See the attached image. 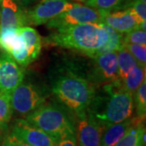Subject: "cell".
<instances>
[{"instance_id":"1","label":"cell","mask_w":146,"mask_h":146,"mask_svg":"<svg viewBox=\"0 0 146 146\" xmlns=\"http://www.w3.org/2000/svg\"><path fill=\"white\" fill-rule=\"evenodd\" d=\"M104 95L94 96L88 110L103 128L127 119L131 117L134 110L133 94L126 90L117 80L106 84Z\"/></svg>"},{"instance_id":"2","label":"cell","mask_w":146,"mask_h":146,"mask_svg":"<svg viewBox=\"0 0 146 146\" xmlns=\"http://www.w3.org/2000/svg\"><path fill=\"white\" fill-rule=\"evenodd\" d=\"M107 40L102 23H87L55 30L45 41L53 46L72 49L89 57L98 55Z\"/></svg>"},{"instance_id":"3","label":"cell","mask_w":146,"mask_h":146,"mask_svg":"<svg viewBox=\"0 0 146 146\" xmlns=\"http://www.w3.org/2000/svg\"><path fill=\"white\" fill-rule=\"evenodd\" d=\"M54 94L76 115L84 112L95 96L92 84L76 75L59 76L52 87Z\"/></svg>"},{"instance_id":"4","label":"cell","mask_w":146,"mask_h":146,"mask_svg":"<svg viewBox=\"0 0 146 146\" xmlns=\"http://www.w3.org/2000/svg\"><path fill=\"white\" fill-rule=\"evenodd\" d=\"M25 119L45 131L55 143L76 136V128L68 115L59 107L42 105L25 116Z\"/></svg>"},{"instance_id":"5","label":"cell","mask_w":146,"mask_h":146,"mask_svg":"<svg viewBox=\"0 0 146 146\" xmlns=\"http://www.w3.org/2000/svg\"><path fill=\"white\" fill-rule=\"evenodd\" d=\"M101 11L94 7L80 3H73L68 10L60 13L46 23L48 29L55 30L87 23H101Z\"/></svg>"},{"instance_id":"6","label":"cell","mask_w":146,"mask_h":146,"mask_svg":"<svg viewBox=\"0 0 146 146\" xmlns=\"http://www.w3.org/2000/svg\"><path fill=\"white\" fill-rule=\"evenodd\" d=\"M45 101L42 92L31 84H20L11 93L12 110L25 116L43 105Z\"/></svg>"},{"instance_id":"7","label":"cell","mask_w":146,"mask_h":146,"mask_svg":"<svg viewBox=\"0 0 146 146\" xmlns=\"http://www.w3.org/2000/svg\"><path fill=\"white\" fill-rule=\"evenodd\" d=\"M73 6L69 0H41L32 9L27 11V25H41Z\"/></svg>"},{"instance_id":"8","label":"cell","mask_w":146,"mask_h":146,"mask_svg":"<svg viewBox=\"0 0 146 146\" xmlns=\"http://www.w3.org/2000/svg\"><path fill=\"white\" fill-rule=\"evenodd\" d=\"M76 115L78 121L75 128L79 146H100L103 127L88 110Z\"/></svg>"},{"instance_id":"9","label":"cell","mask_w":146,"mask_h":146,"mask_svg":"<svg viewBox=\"0 0 146 146\" xmlns=\"http://www.w3.org/2000/svg\"><path fill=\"white\" fill-rule=\"evenodd\" d=\"M0 48L21 66L26 67L32 63L18 29H0Z\"/></svg>"},{"instance_id":"10","label":"cell","mask_w":146,"mask_h":146,"mask_svg":"<svg viewBox=\"0 0 146 146\" xmlns=\"http://www.w3.org/2000/svg\"><path fill=\"white\" fill-rule=\"evenodd\" d=\"M93 58L94 66L91 72L92 81L106 84L119 79L117 53L115 51L105 53Z\"/></svg>"},{"instance_id":"11","label":"cell","mask_w":146,"mask_h":146,"mask_svg":"<svg viewBox=\"0 0 146 146\" xmlns=\"http://www.w3.org/2000/svg\"><path fill=\"white\" fill-rule=\"evenodd\" d=\"M11 135L32 146H57V143L45 131L25 119H18L11 127Z\"/></svg>"},{"instance_id":"12","label":"cell","mask_w":146,"mask_h":146,"mask_svg":"<svg viewBox=\"0 0 146 146\" xmlns=\"http://www.w3.org/2000/svg\"><path fill=\"white\" fill-rule=\"evenodd\" d=\"M23 69L7 53H0V93H11L22 83Z\"/></svg>"},{"instance_id":"13","label":"cell","mask_w":146,"mask_h":146,"mask_svg":"<svg viewBox=\"0 0 146 146\" xmlns=\"http://www.w3.org/2000/svg\"><path fill=\"white\" fill-rule=\"evenodd\" d=\"M101 23L108 25L121 33H127L138 29V23L127 8L114 11H100Z\"/></svg>"},{"instance_id":"14","label":"cell","mask_w":146,"mask_h":146,"mask_svg":"<svg viewBox=\"0 0 146 146\" xmlns=\"http://www.w3.org/2000/svg\"><path fill=\"white\" fill-rule=\"evenodd\" d=\"M27 25L26 12L14 0H0V29Z\"/></svg>"},{"instance_id":"15","label":"cell","mask_w":146,"mask_h":146,"mask_svg":"<svg viewBox=\"0 0 146 146\" xmlns=\"http://www.w3.org/2000/svg\"><path fill=\"white\" fill-rule=\"evenodd\" d=\"M144 120L132 118V123L129 128L114 146H145V127Z\"/></svg>"},{"instance_id":"16","label":"cell","mask_w":146,"mask_h":146,"mask_svg":"<svg viewBox=\"0 0 146 146\" xmlns=\"http://www.w3.org/2000/svg\"><path fill=\"white\" fill-rule=\"evenodd\" d=\"M18 32L24 41L31 62L34 61L39 56L42 49V40L39 33L35 29L26 25L18 28Z\"/></svg>"},{"instance_id":"17","label":"cell","mask_w":146,"mask_h":146,"mask_svg":"<svg viewBox=\"0 0 146 146\" xmlns=\"http://www.w3.org/2000/svg\"><path fill=\"white\" fill-rule=\"evenodd\" d=\"M132 123V118L131 117L127 119L122 122L114 123L112 125L105 127L102 138L100 146H114L125 134Z\"/></svg>"},{"instance_id":"18","label":"cell","mask_w":146,"mask_h":146,"mask_svg":"<svg viewBox=\"0 0 146 146\" xmlns=\"http://www.w3.org/2000/svg\"><path fill=\"white\" fill-rule=\"evenodd\" d=\"M145 68L137 65L123 80H118L126 90L133 94L145 80Z\"/></svg>"},{"instance_id":"19","label":"cell","mask_w":146,"mask_h":146,"mask_svg":"<svg viewBox=\"0 0 146 146\" xmlns=\"http://www.w3.org/2000/svg\"><path fill=\"white\" fill-rule=\"evenodd\" d=\"M103 26L106 31L107 40H106V44L100 50L98 54H105L107 52H112V51L117 52L118 50H119L120 49H122L123 47V44H124L123 33H121L119 32L116 31L105 24H103Z\"/></svg>"},{"instance_id":"20","label":"cell","mask_w":146,"mask_h":146,"mask_svg":"<svg viewBox=\"0 0 146 146\" xmlns=\"http://www.w3.org/2000/svg\"><path fill=\"white\" fill-rule=\"evenodd\" d=\"M117 61L119 68V80H123L131 71L138 65L135 58L124 47L117 51Z\"/></svg>"},{"instance_id":"21","label":"cell","mask_w":146,"mask_h":146,"mask_svg":"<svg viewBox=\"0 0 146 146\" xmlns=\"http://www.w3.org/2000/svg\"><path fill=\"white\" fill-rule=\"evenodd\" d=\"M131 0H86L85 5L99 11H114L124 9Z\"/></svg>"},{"instance_id":"22","label":"cell","mask_w":146,"mask_h":146,"mask_svg":"<svg viewBox=\"0 0 146 146\" xmlns=\"http://www.w3.org/2000/svg\"><path fill=\"white\" fill-rule=\"evenodd\" d=\"M133 102L136 106V117L145 121L146 116V79L133 94Z\"/></svg>"},{"instance_id":"23","label":"cell","mask_w":146,"mask_h":146,"mask_svg":"<svg viewBox=\"0 0 146 146\" xmlns=\"http://www.w3.org/2000/svg\"><path fill=\"white\" fill-rule=\"evenodd\" d=\"M130 11L138 23V29L146 30V3L141 0H131L126 7Z\"/></svg>"},{"instance_id":"24","label":"cell","mask_w":146,"mask_h":146,"mask_svg":"<svg viewBox=\"0 0 146 146\" xmlns=\"http://www.w3.org/2000/svg\"><path fill=\"white\" fill-rule=\"evenodd\" d=\"M12 115L10 93H0V129L9 123Z\"/></svg>"},{"instance_id":"25","label":"cell","mask_w":146,"mask_h":146,"mask_svg":"<svg viewBox=\"0 0 146 146\" xmlns=\"http://www.w3.org/2000/svg\"><path fill=\"white\" fill-rule=\"evenodd\" d=\"M123 47L135 58L138 65L143 68H146V45L124 43Z\"/></svg>"},{"instance_id":"26","label":"cell","mask_w":146,"mask_h":146,"mask_svg":"<svg viewBox=\"0 0 146 146\" xmlns=\"http://www.w3.org/2000/svg\"><path fill=\"white\" fill-rule=\"evenodd\" d=\"M123 42L124 43H134L146 45V32L141 29H136L131 31L124 33Z\"/></svg>"},{"instance_id":"27","label":"cell","mask_w":146,"mask_h":146,"mask_svg":"<svg viewBox=\"0 0 146 146\" xmlns=\"http://www.w3.org/2000/svg\"><path fill=\"white\" fill-rule=\"evenodd\" d=\"M1 146H32L27 143H25L24 141H21L20 139L16 138L13 135L9 133L7 135L4 140L2 142Z\"/></svg>"},{"instance_id":"28","label":"cell","mask_w":146,"mask_h":146,"mask_svg":"<svg viewBox=\"0 0 146 146\" xmlns=\"http://www.w3.org/2000/svg\"><path fill=\"white\" fill-rule=\"evenodd\" d=\"M57 146H77L76 136H70L60 141L57 144Z\"/></svg>"},{"instance_id":"29","label":"cell","mask_w":146,"mask_h":146,"mask_svg":"<svg viewBox=\"0 0 146 146\" xmlns=\"http://www.w3.org/2000/svg\"><path fill=\"white\" fill-rule=\"evenodd\" d=\"M15 2H16L18 4L22 6H27L29 4L32 3L33 2H35L36 0H14Z\"/></svg>"},{"instance_id":"30","label":"cell","mask_w":146,"mask_h":146,"mask_svg":"<svg viewBox=\"0 0 146 146\" xmlns=\"http://www.w3.org/2000/svg\"><path fill=\"white\" fill-rule=\"evenodd\" d=\"M76 1H80V2H85L86 0H76Z\"/></svg>"},{"instance_id":"31","label":"cell","mask_w":146,"mask_h":146,"mask_svg":"<svg viewBox=\"0 0 146 146\" xmlns=\"http://www.w3.org/2000/svg\"><path fill=\"white\" fill-rule=\"evenodd\" d=\"M141 1H143V2H145L146 3V0H141Z\"/></svg>"}]
</instances>
